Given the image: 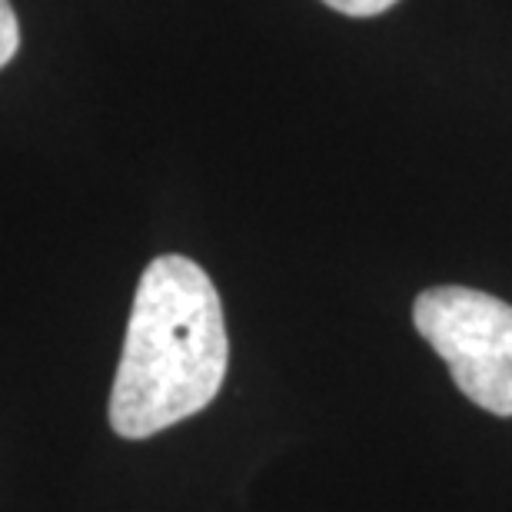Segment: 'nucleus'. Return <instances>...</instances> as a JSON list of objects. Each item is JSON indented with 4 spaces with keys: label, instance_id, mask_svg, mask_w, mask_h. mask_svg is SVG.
I'll return each mask as SVG.
<instances>
[{
    "label": "nucleus",
    "instance_id": "1",
    "mask_svg": "<svg viewBox=\"0 0 512 512\" xmlns=\"http://www.w3.org/2000/svg\"><path fill=\"white\" fill-rule=\"evenodd\" d=\"M230 340L217 286L187 256H157L140 276L120 353L110 426L150 439L203 413L220 393Z\"/></svg>",
    "mask_w": 512,
    "mask_h": 512
},
{
    "label": "nucleus",
    "instance_id": "2",
    "mask_svg": "<svg viewBox=\"0 0 512 512\" xmlns=\"http://www.w3.org/2000/svg\"><path fill=\"white\" fill-rule=\"evenodd\" d=\"M413 323L443 356L456 389L493 416H512V306L469 286L416 296Z\"/></svg>",
    "mask_w": 512,
    "mask_h": 512
},
{
    "label": "nucleus",
    "instance_id": "3",
    "mask_svg": "<svg viewBox=\"0 0 512 512\" xmlns=\"http://www.w3.org/2000/svg\"><path fill=\"white\" fill-rule=\"evenodd\" d=\"M20 47V24L17 14L10 7V0H0V70H4L10 60H14Z\"/></svg>",
    "mask_w": 512,
    "mask_h": 512
},
{
    "label": "nucleus",
    "instance_id": "4",
    "mask_svg": "<svg viewBox=\"0 0 512 512\" xmlns=\"http://www.w3.org/2000/svg\"><path fill=\"white\" fill-rule=\"evenodd\" d=\"M323 4L340 10L346 17H376L393 4H399V0H323Z\"/></svg>",
    "mask_w": 512,
    "mask_h": 512
}]
</instances>
